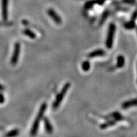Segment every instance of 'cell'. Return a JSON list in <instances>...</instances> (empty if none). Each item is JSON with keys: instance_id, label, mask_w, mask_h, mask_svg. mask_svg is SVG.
Segmentation results:
<instances>
[{"instance_id": "1", "label": "cell", "mask_w": 137, "mask_h": 137, "mask_svg": "<svg viewBox=\"0 0 137 137\" xmlns=\"http://www.w3.org/2000/svg\"><path fill=\"white\" fill-rule=\"evenodd\" d=\"M47 109V104L46 103H43L40 107V109L39 110L37 116L35 119L34 122H33L32 128L31 130V134L32 135H35L37 134V132L39 128V123H40L41 119L43 118L44 114L46 110Z\"/></svg>"}, {"instance_id": "2", "label": "cell", "mask_w": 137, "mask_h": 137, "mask_svg": "<svg viewBox=\"0 0 137 137\" xmlns=\"http://www.w3.org/2000/svg\"><path fill=\"white\" fill-rule=\"evenodd\" d=\"M70 86H71L70 83H67L64 84L62 89L61 92L57 95L56 99H55V102H54L53 104V107L54 109H56L59 107L60 104L62 103V102L63 98H64V96L66 95V94L67 93V92L68 89H69Z\"/></svg>"}, {"instance_id": "3", "label": "cell", "mask_w": 137, "mask_h": 137, "mask_svg": "<svg viewBox=\"0 0 137 137\" xmlns=\"http://www.w3.org/2000/svg\"><path fill=\"white\" fill-rule=\"evenodd\" d=\"M116 32V25L114 23H111L109 25V31L107 33V37L106 41V47L108 49H111L113 47V43H114V35Z\"/></svg>"}, {"instance_id": "4", "label": "cell", "mask_w": 137, "mask_h": 137, "mask_svg": "<svg viewBox=\"0 0 137 137\" xmlns=\"http://www.w3.org/2000/svg\"><path fill=\"white\" fill-rule=\"evenodd\" d=\"M20 52V44L19 43L17 42L14 45L13 52L12 58H11V63L12 65H16L18 62L19 55Z\"/></svg>"}, {"instance_id": "5", "label": "cell", "mask_w": 137, "mask_h": 137, "mask_svg": "<svg viewBox=\"0 0 137 137\" xmlns=\"http://www.w3.org/2000/svg\"><path fill=\"white\" fill-rule=\"evenodd\" d=\"M49 17L52 19L54 22L57 24H60L62 23V19L59 17V15L55 12V11L52 8H49L47 11Z\"/></svg>"}, {"instance_id": "6", "label": "cell", "mask_w": 137, "mask_h": 137, "mask_svg": "<svg viewBox=\"0 0 137 137\" xmlns=\"http://www.w3.org/2000/svg\"><path fill=\"white\" fill-rule=\"evenodd\" d=\"M8 0H2L1 1V13H2L3 19L6 21L8 19Z\"/></svg>"}, {"instance_id": "7", "label": "cell", "mask_w": 137, "mask_h": 137, "mask_svg": "<svg viewBox=\"0 0 137 137\" xmlns=\"http://www.w3.org/2000/svg\"><path fill=\"white\" fill-rule=\"evenodd\" d=\"M137 106V98H134V99H131L128 101H125L121 105V107L123 109H127L128 108L131 107L133 106Z\"/></svg>"}, {"instance_id": "8", "label": "cell", "mask_w": 137, "mask_h": 137, "mask_svg": "<svg viewBox=\"0 0 137 137\" xmlns=\"http://www.w3.org/2000/svg\"><path fill=\"white\" fill-rule=\"evenodd\" d=\"M106 55V52L102 49H98V50H94L93 52H91L88 54V58H95L97 57H101Z\"/></svg>"}, {"instance_id": "9", "label": "cell", "mask_w": 137, "mask_h": 137, "mask_svg": "<svg viewBox=\"0 0 137 137\" xmlns=\"http://www.w3.org/2000/svg\"><path fill=\"white\" fill-rule=\"evenodd\" d=\"M43 122L44 125V128H45L46 131L48 133L51 134L53 132V127H52V124L50 123L49 119L47 117H44L43 118Z\"/></svg>"}, {"instance_id": "10", "label": "cell", "mask_w": 137, "mask_h": 137, "mask_svg": "<svg viewBox=\"0 0 137 137\" xmlns=\"http://www.w3.org/2000/svg\"><path fill=\"white\" fill-rule=\"evenodd\" d=\"M23 33L24 34L25 36H28V38H31V39H35L36 38V35L34 32L31 31L29 29H25L23 30Z\"/></svg>"}, {"instance_id": "11", "label": "cell", "mask_w": 137, "mask_h": 137, "mask_svg": "<svg viewBox=\"0 0 137 137\" xmlns=\"http://www.w3.org/2000/svg\"><path fill=\"white\" fill-rule=\"evenodd\" d=\"M125 63V57L122 55H119L117 58V67L122 68Z\"/></svg>"}, {"instance_id": "12", "label": "cell", "mask_w": 137, "mask_h": 137, "mask_svg": "<svg viewBox=\"0 0 137 137\" xmlns=\"http://www.w3.org/2000/svg\"><path fill=\"white\" fill-rule=\"evenodd\" d=\"M116 123V120L114 121H111L107 122L106 123H103L102 125L100 126V128L101 129H106L109 128L110 126H112L114 125Z\"/></svg>"}, {"instance_id": "13", "label": "cell", "mask_w": 137, "mask_h": 137, "mask_svg": "<svg viewBox=\"0 0 137 137\" xmlns=\"http://www.w3.org/2000/svg\"><path fill=\"white\" fill-rule=\"evenodd\" d=\"M90 66H91V65H90V62L84 61L82 63V69L84 71L87 72L90 70Z\"/></svg>"}, {"instance_id": "14", "label": "cell", "mask_w": 137, "mask_h": 137, "mask_svg": "<svg viewBox=\"0 0 137 137\" xmlns=\"http://www.w3.org/2000/svg\"><path fill=\"white\" fill-rule=\"evenodd\" d=\"M124 26H125V28L126 29H132L135 28V24L134 20H131V21L127 22V23L125 24Z\"/></svg>"}, {"instance_id": "15", "label": "cell", "mask_w": 137, "mask_h": 137, "mask_svg": "<svg viewBox=\"0 0 137 137\" xmlns=\"http://www.w3.org/2000/svg\"><path fill=\"white\" fill-rule=\"evenodd\" d=\"M19 131L17 129H14V130H11L10 131H9L7 134L6 135V136H10V137H12V136H17V135L19 134Z\"/></svg>"}, {"instance_id": "16", "label": "cell", "mask_w": 137, "mask_h": 137, "mask_svg": "<svg viewBox=\"0 0 137 137\" xmlns=\"http://www.w3.org/2000/svg\"><path fill=\"white\" fill-rule=\"evenodd\" d=\"M112 117H114V119H115L116 121L121 120V119H122V116L117 112L113 113V114H112Z\"/></svg>"}, {"instance_id": "17", "label": "cell", "mask_w": 137, "mask_h": 137, "mask_svg": "<svg viewBox=\"0 0 137 137\" xmlns=\"http://www.w3.org/2000/svg\"><path fill=\"white\" fill-rule=\"evenodd\" d=\"M4 101H5V98H4V96H3V95H2V94L0 93V103L2 104V103L4 102Z\"/></svg>"}, {"instance_id": "18", "label": "cell", "mask_w": 137, "mask_h": 137, "mask_svg": "<svg viewBox=\"0 0 137 137\" xmlns=\"http://www.w3.org/2000/svg\"><path fill=\"white\" fill-rule=\"evenodd\" d=\"M107 14H108V13L107 12L105 13L104 14H103V15L102 16V19H101V21H100V23H102V22L104 21L105 19H106L107 18Z\"/></svg>"}, {"instance_id": "19", "label": "cell", "mask_w": 137, "mask_h": 137, "mask_svg": "<svg viewBox=\"0 0 137 137\" xmlns=\"http://www.w3.org/2000/svg\"><path fill=\"white\" fill-rule=\"evenodd\" d=\"M137 18V10L135 11V12H134V13H133V15H132V20H135V19H136Z\"/></svg>"}, {"instance_id": "20", "label": "cell", "mask_w": 137, "mask_h": 137, "mask_svg": "<svg viewBox=\"0 0 137 137\" xmlns=\"http://www.w3.org/2000/svg\"><path fill=\"white\" fill-rule=\"evenodd\" d=\"M4 90V86L2 85V84H0V91H2Z\"/></svg>"}]
</instances>
